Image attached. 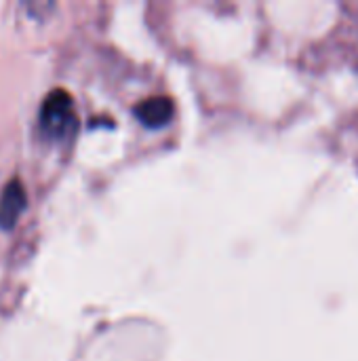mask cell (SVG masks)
<instances>
[{
  "mask_svg": "<svg viewBox=\"0 0 358 361\" xmlns=\"http://www.w3.org/2000/svg\"><path fill=\"white\" fill-rule=\"evenodd\" d=\"M25 205H27V199H25L21 180L11 178L0 192V228L11 231L17 224V218L21 216Z\"/></svg>",
  "mask_w": 358,
  "mask_h": 361,
  "instance_id": "7a4b0ae2",
  "label": "cell"
},
{
  "mask_svg": "<svg viewBox=\"0 0 358 361\" xmlns=\"http://www.w3.org/2000/svg\"><path fill=\"white\" fill-rule=\"evenodd\" d=\"M173 102L165 95H156V97H148L143 102H139L133 108V114L137 116V121L150 129H160L165 125H169L171 116H173Z\"/></svg>",
  "mask_w": 358,
  "mask_h": 361,
  "instance_id": "3957f363",
  "label": "cell"
},
{
  "mask_svg": "<svg viewBox=\"0 0 358 361\" xmlns=\"http://www.w3.org/2000/svg\"><path fill=\"white\" fill-rule=\"evenodd\" d=\"M40 127L49 137H63L74 131L76 116L72 95L65 89H53L40 106Z\"/></svg>",
  "mask_w": 358,
  "mask_h": 361,
  "instance_id": "6da1fadb",
  "label": "cell"
}]
</instances>
